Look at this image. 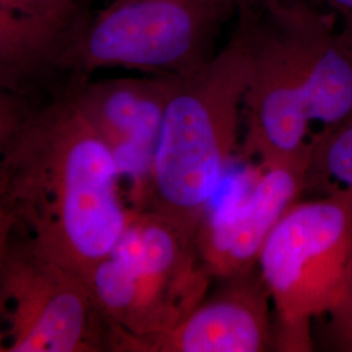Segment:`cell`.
<instances>
[{
    "label": "cell",
    "instance_id": "6da1fadb",
    "mask_svg": "<svg viewBox=\"0 0 352 352\" xmlns=\"http://www.w3.org/2000/svg\"><path fill=\"white\" fill-rule=\"evenodd\" d=\"M122 180L71 81L1 90L0 225L25 234L85 282L133 214Z\"/></svg>",
    "mask_w": 352,
    "mask_h": 352
},
{
    "label": "cell",
    "instance_id": "7a4b0ae2",
    "mask_svg": "<svg viewBox=\"0 0 352 352\" xmlns=\"http://www.w3.org/2000/svg\"><path fill=\"white\" fill-rule=\"evenodd\" d=\"M251 51L243 154L261 167L311 161V124L352 115V49L337 17L305 0L238 16Z\"/></svg>",
    "mask_w": 352,
    "mask_h": 352
},
{
    "label": "cell",
    "instance_id": "3957f363",
    "mask_svg": "<svg viewBox=\"0 0 352 352\" xmlns=\"http://www.w3.org/2000/svg\"><path fill=\"white\" fill-rule=\"evenodd\" d=\"M251 76V51L236 26L210 63L177 78L148 187L135 210L161 214L197 236L238 146Z\"/></svg>",
    "mask_w": 352,
    "mask_h": 352
},
{
    "label": "cell",
    "instance_id": "277c9868",
    "mask_svg": "<svg viewBox=\"0 0 352 352\" xmlns=\"http://www.w3.org/2000/svg\"><path fill=\"white\" fill-rule=\"evenodd\" d=\"M214 279L192 235L161 214L135 210L85 283L113 336L149 337L180 324Z\"/></svg>",
    "mask_w": 352,
    "mask_h": 352
},
{
    "label": "cell",
    "instance_id": "5b68a950",
    "mask_svg": "<svg viewBox=\"0 0 352 352\" xmlns=\"http://www.w3.org/2000/svg\"><path fill=\"white\" fill-rule=\"evenodd\" d=\"M234 0H111L55 65L50 81L88 80L102 68L186 77L210 63Z\"/></svg>",
    "mask_w": 352,
    "mask_h": 352
},
{
    "label": "cell",
    "instance_id": "8992f818",
    "mask_svg": "<svg viewBox=\"0 0 352 352\" xmlns=\"http://www.w3.org/2000/svg\"><path fill=\"white\" fill-rule=\"evenodd\" d=\"M258 269L274 308L276 350L312 351L311 321L334 308L352 278V188L292 204Z\"/></svg>",
    "mask_w": 352,
    "mask_h": 352
},
{
    "label": "cell",
    "instance_id": "52a82bcc",
    "mask_svg": "<svg viewBox=\"0 0 352 352\" xmlns=\"http://www.w3.org/2000/svg\"><path fill=\"white\" fill-rule=\"evenodd\" d=\"M0 351H110V327L87 283L0 225Z\"/></svg>",
    "mask_w": 352,
    "mask_h": 352
},
{
    "label": "cell",
    "instance_id": "ba28073f",
    "mask_svg": "<svg viewBox=\"0 0 352 352\" xmlns=\"http://www.w3.org/2000/svg\"><path fill=\"white\" fill-rule=\"evenodd\" d=\"M177 78L146 75L68 80L81 110L131 183L132 209H139L148 187L164 113Z\"/></svg>",
    "mask_w": 352,
    "mask_h": 352
},
{
    "label": "cell",
    "instance_id": "9c48e42d",
    "mask_svg": "<svg viewBox=\"0 0 352 352\" xmlns=\"http://www.w3.org/2000/svg\"><path fill=\"white\" fill-rule=\"evenodd\" d=\"M175 327L149 337L113 336L111 352H263L274 347L272 296L258 266L217 279Z\"/></svg>",
    "mask_w": 352,
    "mask_h": 352
},
{
    "label": "cell",
    "instance_id": "30bf717a",
    "mask_svg": "<svg viewBox=\"0 0 352 352\" xmlns=\"http://www.w3.org/2000/svg\"><path fill=\"white\" fill-rule=\"evenodd\" d=\"M311 161L263 167L244 200L205 217L197 232L202 264L214 280L258 266L265 243L279 219L307 188Z\"/></svg>",
    "mask_w": 352,
    "mask_h": 352
},
{
    "label": "cell",
    "instance_id": "8fae6325",
    "mask_svg": "<svg viewBox=\"0 0 352 352\" xmlns=\"http://www.w3.org/2000/svg\"><path fill=\"white\" fill-rule=\"evenodd\" d=\"M94 0H0V88L47 84L90 20Z\"/></svg>",
    "mask_w": 352,
    "mask_h": 352
},
{
    "label": "cell",
    "instance_id": "7c38bea8",
    "mask_svg": "<svg viewBox=\"0 0 352 352\" xmlns=\"http://www.w3.org/2000/svg\"><path fill=\"white\" fill-rule=\"evenodd\" d=\"M311 145L307 187L334 179L352 188V115L340 124L322 126Z\"/></svg>",
    "mask_w": 352,
    "mask_h": 352
},
{
    "label": "cell",
    "instance_id": "4fadbf2b",
    "mask_svg": "<svg viewBox=\"0 0 352 352\" xmlns=\"http://www.w3.org/2000/svg\"><path fill=\"white\" fill-rule=\"evenodd\" d=\"M329 338L340 351L352 352V278L340 302L327 314Z\"/></svg>",
    "mask_w": 352,
    "mask_h": 352
},
{
    "label": "cell",
    "instance_id": "5bb4252c",
    "mask_svg": "<svg viewBox=\"0 0 352 352\" xmlns=\"http://www.w3.org/2000/svg\"><path fill=\"white\" fill-rule=\"evenodd\" d=\"M337 17L340 37L352 49V0H305Z\"/></svg>",
    "mask_w": 352,
    "mask_h": 352
},
{
    "label": "cell",
    "instance_id": "9a60e30c",
    "mask_svg": "<svg viewBox=\"0 0 352 352\" xmlns=\"http://www.w3.org/2000/svg\"><path fill=\"white\" fill-rule=\"evenodd\" d=\"M279 1L285 0H234L238 10V16L247 13L263 12L267 7L277 4Z\"/></svg>",
    "mask_w": 352,
    "mask_h": 352
}]
</instances>
